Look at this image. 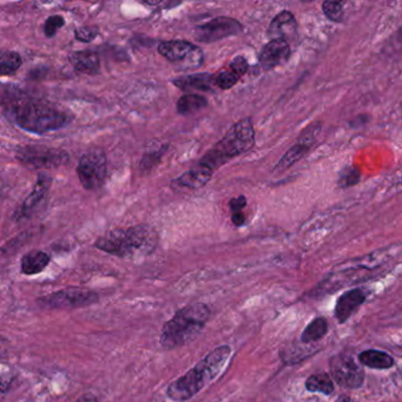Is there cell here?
<instances>
[{
  "instance_id": "6da1fadb",
  "label": "cell",
  "mask_w": 402,
  "mask_h": 402,
  "mask_svg": "<svg viewBox=\"0 0 402 402\" xmlns=\"http://www.w3.org/2000/svg\"><path fill=\"white\" fill-rule=\"evenodd\" d=\"M3 115L25 131L43 135L69 124L68 113L52 103L31 97L15 87H3Z\"/></svg>"
},
{
  "instance_id": "7a4b0ae2",
  "label": "cell",
  "mask_w": 402,
  "mask_h": 402,
  "mask_svg": "<svg viewBox=\"0 0 402 402\" xmlns=\"http://www.w3.org/2000/svg\"><path fill=\"white\" fill-rule=\"evenodd\" d=\"M230 357L231 348L227 345L211 350L185 375L173 381L166 388V395L175 402L188 401L223 372Z\"/></svg>"
},
{
  "instance_id": "3957f363",
  "label": "cell",
  "mask_w": 402,
  "mask_h": 402,
  "mask_svg": "<svg viewBox=\"0 0 402 402\" xmlns=\"http://www.w3.org/2000/svg\"><path fill=\"white\" fill-rule=\"evenodd\" d=\"M210 317V309L204 303L185 306L166 321L161 331L159 343L164 350H175L195 340Z\"/></svg>"
},
{
  "instance_id": "277c9868",
  "label": "cell",
  "mask_w": 402,
  "mask_h": 402,
  "mask_svg": "<svg viewBox=\"0 0 402 402\" xmlns=\"http://www.w3.org/2000/svg\"><path fill=\"white\" fill-rule=\"evenodd\" d=\"M158 243L157 234L149 226L111 230L99 237L94 247L118 257L149 255Z\"/></svg>"
},
{
  "instance_id": "5b68a950",
  "label": "cell",
  "mask_w": 402,
  "mask_h": 402,
  "mask_svg": "<svg viewBox=\"0 0 402 402\" xmlns=\"http://www.w3.org/2000/svg\"><path fill=\"white\" fill-rule=\"evenodd\" d=\"M255 144V131L252 120H242L234 124L213 149L201 159V164L214 170L221 168L224 163L250 150Z\"/></svg>"
},
{
  "instance_id": "8992f818",
  "label": "cell",
  "mask_w": 402,
  "mask_h": 402,
  "mask_svg": "<svg viewBox=\"0 0 402 402\" xmlns=\"http://www.w3.org/2000/svg\"><path fill=\"white\" fill-rule=\"evenodd\" d=\"M15 158L20 164L31 170L52 169L69 162L66 151L44 145H27L15 151Z\"/></svg>"
},
{
  "instance_id": "52a82bcc",
  "label": "cell",
  "mask_w": 402,
  "mask_h": 402,
  "mask_svg": "<svg viewBox=\"0 0 402 402\" xmlns=\"http://www.w3.org/2000/svg\"><path fill=\"white\" fill-rule=\"evenodd\" d=\"M158 52L182 71L195 70L203 63L202 50L187 41H168L158 45Z\"/></svg>"
},
{
  "instance_id": "ba28073f",
  "label": "cell",
  "mask_w": 402,
  "mask_h": 402,
  "mask_svg": "<svg viewBox=\"0 0 402 402\" xmlns=\"http://www.w3.org/2000/svg\"><path fill=\"white\" fill-rule=\"evenodd\" d=\"M97 293L84 288H66L50 294L38 300V303L49 309L83 308L97 302Z\"/></svg>"
},
{
  "instance_id": "9c48e42d",
  "label": "cell",
  "mask_w": 402,
  "mask_h": 402,
  "mask_svg": "<svg viewBox=\"0 0 402 402\" xmlns=\"http://www.w3.org/2000/svg\"><path fill=\"white\" fill-rule=\"evenodd\" d=\"M77 175L87 190L101 188L106 176V156L102 150H91L83 155L78 166Z\"/></svg>"
},
{
  "instance_id": "30bf717a",
  "label": "cell",
  "mask_w": 402,
  "mask_h": 402,
  "mask_svg": "<svg viewBox=\"0 0 402 402\" xmlns=\"http://www.w3.org/2000/svg\"><path fill=\"white\" fill-rule=\"evenodd\" d=\"M331 375L341 387L357 389L365 380V372L354 357L340 354L331 360Z\"/></svg>"
},
{
  "instance_id": "8fae6325",
  "label": "cell",
  "mask_w": 402,
  "mask_h": 402,
  "mask_svg": "<svg viewBox=\"0 0 402 402\" xmlns=\"http://www.w3.org/2000/svg\"><path fill=\"white\" fill-rule=\"evenodd\" d=\"M243 27L236 19L218 17L195 29L196 41L201 43H214L223 38L242 34Z\"/></svg>"
},
{
  "instance_id": "7c38bea8",
  "label": "cell",
  "mask_w": 402,
  "mask_h": 402,
  "mask_svg": "<svg viewBox=\"0 0 402 402\" xmlns=\"http://www.w3.org/2000/svg\"><path fill=\"white\" fill-rule=\"evenodd\" d=\"M320 128H321V125L315 123V124H312L306 129L305 131L302 132L297 139L296 144H294L293 147L290 148L289 150L283 155V157L280 159V162L276 164L274 170L283 171V170L289 169L290 166H293L295 163L299 162L301 158L308 152L309 149L313 147V144L315 143V136L320 131Z\"/></svg>"
},
{
  "instance_id": "4fadbf2b",
  "label": "cell",
  "mask_w": 402,
  "mask_h": 402,
  "mask_svg": "<svg viewBox=\"0 0 402 402\" xmlns=\"http://www.w3.org/2000/svg\"><path fill=\"white\" fill-rule=\"evenodd\" d=\"M290 56L289 44L283 39H273L259 53V63L264 70H271L286 63Z\"/></svg>"
},
{
  "instance_id": "5bb4252c",
  "label": "cell",
  "mask_w": 402,
  "mask_h": 402,
  "mask_svg": "<svg viewBox=\"0 0 402 402\" xmlns=\"http://www.w3.org/2000/svg\"><path fill=\"white\" fill-rule=\"evenodd\" d=\"M297 22L293 13L289 11L280 12L271 20L268 27V36L273 39H283L288 42V39H293L296 36Z\"/></svg>"
},
{
  "instance_id": "9a60e30c",
  "label": "cell",
  "mask_w": 402,
  "mask_h": 402,
  "mask_svg": "<svg viewBox=\"0 0 402 402\" xmlns=\"http://www.w3.org/2000/svg\"><path fill=\"white\" fill-rule=\"evenodd\" d=\"M366 301V293L362 289L348 290L338 297L335 307V317L340 324L346 322L352 314Z\"/></svg>"
},
{
  "instance_id": "2e32d148",
  "label": "cell",
  "mask_w": 402,
  "mask_h": 402,
  "mask_svg": "<svg viewBox=\"0 0 402 402\" xmlns=\"http://www.w3.org/2000/svg\"><path fill=\"white\" fill-rule=\"evenodd\" d=\"M69 60L76 71L80 72V73L94 76L99 73V70H101L99 57L97 53L90 50L70 53Z\"/></svg>"
},
{
  "instance_id": "e0dca14e",
  "label": "cell",
  "mask_w": 402,
  "mask_h": 402,
  "mask_svg": "<svg viewBox=\"0 0 402 402\" xmlns=\"http://www.w3.org/2000/svg\"><path fill=\"white\" fill-rule=\"evenodd\" d=\"M213 170L209 169L208 166H203L199 163L197 166H194L192 169L185 171L183 175H180L176 178L177 185L183 188L199 189L207 185L213 176Z\"/></svg>"
},
{
  "instance_id": "ac0fdd59",
  "label": "cell",
  "mask_w": 402,
  "mask_h": 402,
  "mask_svg": "<svg viewBox=\"0 0 402 402\" xmlns=\"http://www.w3.org/2000/svg\"><path fill=\"white\" fill-rule=\"evenodd\" d=\"M173 85L183 91H211L216 85L215 77L210 73H196L173 79Z\"/></svg>"
},
{
  "instance_id": "d6986e66",
  "label": "cell",
  "mask_w": 402,
  "mask_h": 402,
  "mask_svg": "<svg viewBox=\"0 0 402 402\" xmlns=\"http://www.w3.org/2000/svg\"><path fill=\"white\" fill-rule=\"evenodd\" d=\"M50 264V256L41 250H32L23 256L20 269L25 275H36L42 273Z\"/></svg>"
},
{
  "instance_id": "ffe728a7",
  "label": "cell",
  "mask_w": 402,
  "mask_h": 402,
  "mask_svg": "<svg viewBox=\"0 0 402 402\" xmlns=\"http://www.w3.org/2000/svg\"><path fill=\"white\" fill-rule=\"evenodd\" d=\"M51 182H52L51 177L48 176L46 173H39L34 190L30 195L27 196V199L24 202L23 211L25 214L34 210V208L41 203V201L45 197L46 194L49 192Z\"/></svg>"
},
{
  "instance_id": "44dd1931",
  "label": "cell",
  "mask_w": 402,
  "mask_h": 402,
  "mask_svg": "<svg viewBox=\"0 0 402 402\" xmlns=\"http://www.w3.org/2000/svg\"><path fill=\"white\" fill-rule=\"evenodd\" d=\"M359 360L366 367L374 369H388L394 365V359L389 354L380 350H371L362 352Z\"/></svg>"
},
{
  "instance_id": "7402d4cb",
  "label": "cell",
  "mask_w": 402,
  "mask_h": 402,
  "mask_svg": "<svg viewBox=\"0 0 402 402\" xmlns=\"http://www.w3.org/2000/svg\"><path fill=\"white\" fill-rule=\"evenodd\" d=\"M208 106L207 98L201 94H185L177 102V113L182 116H188L192 113L201 111Z\"/></svg>"
},
{
  "instance_id": "603a6c76",
  "label": "cell",
  "mask_w": 402,
  "mask_h": 402,
  "mask_svg": "<svg viewBox=\"0 0 402 402\" xmlns=\"http://www.w3.org/2000/svg\"><path fill=\"white\" fill-rule=\"evenodd\" d=\"M328 324L324 317H317L306 327L301 335V341L303 343H314L324 338L327 334Z\"/></svg>"
},
{
  "instance_id": "cb8c5ba5",
  "label": "cell",
  "mask_w": 402,
  "mask_h": 402,
  "mask_svg": "<svg viewBox=\"0 0 402 402\" xmlns=\"http://www.w3.org/2000/svg\"><path fill=\"white\" fill-rule=\"evenodd\" d=\"M306 388L309 392H316V393H322V394L331 395L334 391V384L331 378L324 373L314 374L309 376L306 381Z\"/></svg>"
},
{
  "instance_id": "d4e9b609",
  "label": "cell",
  "mask_w": 402,
  "mask_h": 402,
  "mask_svg": "<svg viewBox=\"0 0 402 402\" xmlns=\"http://www.w3.org/2000/svg\"><path fill=\"white\" fill-rule=\"evenodd\" d=\"M23 64L22 57L15 51H3L0 56V73L3 76L12 75Z\"/></svg>"
},
{
  "instance_id": "484cf974",
  "label": "cell",
  "mask_w": 402,
  "mask_h": 402,
  "mask_svg": "<svg viewBox=\"0 0 402 402\" xmlns=\"http://www.w3.org/2000/svg\"><path fill=\"white\" fill-rule=\"evenodd\" d=\"M240 76L229 68L228 70L227 69L222 70L218 75H216L215 82H216V87L222 90H228V89H231L240 80Z\"/></svg>"
},
{
  "instance_id": "4316f807",
  "label": "cell",
  "mask_w": 402,
  "mask_h": 402,
  "mask_svg": "<svg viewBox=\"0 0 402 402\" xmlns=\"http://www.w3.org/2000/svg\"><path fill=\"white\" fill-rule=\"evenodd\" d=\"M322 10L326 17L331 22L341 23L343 19V4L340 1H324L322 4Z\"/></svg>"
},
{
  "instance_id": "83f0119b",
  "label": "cell",
  "mask_w": 402,
  "mask_h": 402,
  "mask_svg": "<svg viewBox=\"0 0 402 402\" xmlns=\"http://www.w3.org/2000/svg\"><path fill=\"white\" fill-rule=\"evenodd\" d=\"M166 148H161V149H157V150L148 151L144 155L143 158H142V162H141V170L143 171H150L155 166H157L158 163L161 162V158H162L163 154L166 152Z\"/></svg>"
},
{
  "instance_id": "f1b7e54d",
  "label": "cell",
  "mask_w": 402,
  "mask_h": 402,
  "mask_svg": "<svg viewBox=\"0 0 402 402\" xmlns=\"http://www.w3.org/2000/svg\"><path fill=\"white\" fill-rule=\"evenodd\" d=\"M359 182H360V171L353 166L343 169L340 173L338 185L343 188H350V187L357 185Z\"/></svg>"
},
{
  "instance_id": "f546056e",
  "label": "cell",
  "mask_w": 402,
  "mask_h": 402,
  "mask_svg": "<svg viewBox=\"0 0 402 402\" xmlns=\"http://www.w3.org/2000/svg\"><path fill=\"white\" fill-rule=\"evenodd\" d=\"M64 24L65 20L62 15H51L44 24V34L46 37L52 38L60 27H64Z\"/></svg>"
},
{
  "instance_id": "4dcf8cb0",
  "label": "cell",
  "mask_w": 402,
  "mask_h": 402,
  "mask_svg": "<svg viewBox=\"0 0 402 402\" xmlns=\"http://www.w3.org/2000/svg\"><path fill=\"white\" fill-rule=\"evenodd\" d=\"M99 34L97 27H79L75 31V37L77 41L82 43H90L97 37Z\"/></svg>"
},
{
  "instance_id": "1f68e13d",
  "label": "cell",
  "mask_w": 402,
  "mask_h": 402,
  "mask_svg": "<svg viewBox=\"0 0 402 402\" xmlns=\"http://www.w3.org/2000/svg\"><path fill=\"white\" fill-rule=\"evenodd\" d=\"M229 68L231 69L234 72H236L237 75L240 76V77H242V76L245 75V72L248 71V62H247V59L243 58V57L237 56L230 62Z\"/></svg>"
},
{
  "instance_id": "d6a6232c",
  "label": "cell",
  "mask_w": 402,
  "mask_h": 402,
  "mask_svg": "<svg viewBox=\"0 0 402 402\" xmlns=\"http://www.w3.org/2000/svg\"><path fill=\"white\" fill-rule=\"evenodd\" d=\"M247 206V199L245 196H238L236 199H233L229 202L230 210L234 213H241L243 208Z\"/></svg>"
},
{
  "instance_id": "836d02e7",
  "label": "cell",
  "mask_w": 402,
  "mask_h": 402,
  "mask_svg": "<svg viewBox=\"0 0 402 402\" xmlns=\"http://www.w3.org/2000/svg\"><path fill=\"white\" fill-rule=\"evenodd\" d=\"M231 221L236 227L243 226L245 222V215L242 214V211L241 213H234Z\"/></svg>"
},
{
  "instance_id": "e575fe53",
  "label": "cell",
  "mask_w": 402,
  "mask_h": 402,
  "mask_svg": "<svg viewBox=\"0 0 402 402\" xmlns=\"http://www.w3.org/2000/svg\"><path fill=\"white\" fill-rule=\"evenodd\" d=\"M76 402H97V399L92 394L83 395L82 398H79Z\"/></svg>"
},
{
  "instance_id": "d590c367",
  "label": "cell",
  "mask_w": 402,
  "mask_h": 402,
  "mask_svg": "<svg viewBox=\"0 0 402 402\" xmlns=\"http://www.w3.org/2000/svg\"><path fill=\"white\" fill-rule=\"evenodd\" d=\"M336 402H350V400L348 396H345V395H343V396H340V398L338 399V401Z\"/></svg>"
}]
</instances>
